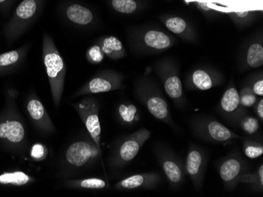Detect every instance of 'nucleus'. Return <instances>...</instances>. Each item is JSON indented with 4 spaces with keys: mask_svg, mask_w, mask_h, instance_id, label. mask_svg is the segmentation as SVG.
I'll return each mask as SVG.
<instances>
[{
    "mask_svg": "<svg viewBox=\"0 0 263 197\" xmlns=\"http://www.w3.org/2000/svg\"><path fill=\"white\" fill-rule=\"evenodd\" d=\"M17 95L14 88L7 90V107L0 115V142L14 152H21L27 142L25 124L15 106Z\"/></svg>",
    "mask_w": 263,
    "mask_h": 197,
    "instance_id": "f257e3e1",
    "label": "nucleus"
},
{
    "mask_svg": "<svg viewBox=\"0 0 263 197\" xmlns=\"http://www.w3.org/2000/svg\"><path fill=\"white\" fill-rule=\"evenodd\" d=\"M42 57L53 102L54 106L59 108L64 91L66 65L49 34L45 33L43 36Z\"/></svg>",
    "mask_w": 263,
    "mask_h": 197,
    "instance_id": "f03ea898",
    "label": "nucleus"
},
{
    "mask_svg": "<svg viewBox=\"0 0 263 197\" xmlns=\"http://www.w3.org/2000/svg\"><path fill=\"white\" fill-rule=\"evenodd\" d=\"M47 0H22L4 27L9 43L15 42L35 23L44 10Z\"/></svg>",
    "mask_w": 263,
    "mask_h": 197,
    "instance_id": "7ed1b4c3",
    "label": "nucleus"
},
{
    "mask_svg": "<svg viewBox=\"0 0 263 197\" xmlns=\"http://www.w3.org/2000/svg\"><path fill=\"white\" fill-rule=\"evenodd\" d=\"M73 106L78 112L93 142L102 154L101 126L99 118L100 107L98 103L93 98H85L80 102L73 104Z\"/></svg>",
    "mask_w": 263,
    "mask_h": 197,
    "instance_id": "20e7f679",
    "label": "nucleus"
},
{
    "mask_svg": "<svg viewBox=\"0 0 263 197\" xmlns=\"http://www.w3.org/2000/svg\"><path fill=\"white\" fill-rule=\"evenodd\" d=\"M99 157L102 158V154L92 139L73 142L68 147L65 154V160L68 165L75 168L85 167Z\"/></svg>",
    "mask_w": 263,
    "mask_h": 197,
    "instance_id": "39448f33",
    "label": "nucleus"
},
{
    "mask_svg": "<svg viewBox=\"0 0 263 197\" xmlns=\"http://www.w3.org/2000/svg\"><path fill=\"white\" fill-rule=\"evenodd\" d=\"M58 14L66 24L75 27L91 26L95 20L94 13L88 7L71 0H64L59 4Z\"/></svg>",
    "mask_w": 263,
    "mask_h": 197,
    "instance_id": "423d86ee",
    "label": "nucleus"
},
{
    "mask_svg": "<svg viewBox=\"0 0 263 197\" xmlns=\"http://www.w3.org/2000/svg\"><path fill=\"white\" fill-rule=\"evenodd\" d=\"M152 136L146 129H140L127 137L117 149L113 158V165L122 167L134 160L140 152V148Z\"/></svg>",
    "mask_w": 263,
    "mask_h": 197,
    "instance_id": "0eeeda50",
    "label": "nucleus"
},
{
    "mask_svg": "<svg viewBox=\"0 0 263 197\" xmlns=\"http://www.w3.org/2000/svg\"><path fill=\"white\" fill-rule=\"evenodd\" d=\"M122 76L115 73L106 72L100 73L98 76H94L88 83L80 88L73 95V98L120 89L122 86Z\"/></svg>",
    "mask_w": 263,
    "mask_h": 197,
    "instance_id": "6e6552de",
    "label": "nucleus"
},
{
    "mask_svg": "<svg viewBox=\"0 0 263 197\" xmlns=\"http://www.w3.org/2000/svg\"><path fill=\"white\" fill-rule=\"evenodd\" d=\"M26 110L35 128L47 135L55 132V126L51 121L45 107L34 93L28 97Z\"/></svg>",
    "mask_w": 263,
    "mask_h": 197,
    "instance_id": "1a4fd4ad",
    "label": "nucleus"
},
{
    "mask_svg": "<svg viewBox=\"0 0 263 197\" xmlns=\"http://www.w3.org/2000/svg\"><path fill=\"white\" fill-rule=\"evenodd\" d=\"M206 160L204 154L199 148L195 147L189 150L186 160V171L193 180L196 189H199L202 185Z\"/></svg>",
    "mask_w": 263,
    "mask_h": 197,
    "instance_id": "9d476101",
    "label": "nucleus"
},
{
    "mask_svg": "<svg viewBox=\"0 0 263 197\" xmlns=\"http://www.w3.org/2000/svg\"><path fill=\"white\" fill-rule=\"evenodd\" d=\"M245 170L243 160L237 157H231L224 160L219 168L221 180L228 189H234L239 183V179Z\"/></svg>",
    "mask_w": 263,
    "mask_h": 197,
    "instance_id": "9b49d317",
    "label": "nucleus"
},
{
    "mask_svg": "<svg viewBox=\"0 0 263 197\" xmlns=\"http://www.w3.org/2000/svg\"><path fill=\"white\" fill-rule=\"evenodd\" d=\"M29 48V44H24L21 48L0 54V76L17 70L26 60Z\"/></svg>",
    "mask_w": 263,
    "mask_h": 197,
    "instance_id": "f8f14e48",
    "label": "nucleus"
},
{
    "mask_svg": "<svg viewBox=\"0 0 263 197\" xmlns=\"http://www.w3.org/2000/svg\"><path fill=\"white\" fill-rule=\"evenodd\" d=\"M159 176L156 173H139L129 176L118 182L115 188L118 190H130L137 189H152L157 185Z\"/></svg>",
    "mask_w": 263,
    "mask_h": 197,
    "instance_id": "ddd939ff",
    "label": "nucleus"
},
{
    "mask_svg": "<svg viewBox=\"0 0 263 197\" xmlns=\"http://www.w3.org/2000/svg\"><path fill=\"white\" fill-rule=\"evenodd\" d=\"M202 132L204 137L213 142H226L241 138V137L216 120L205 122L204 124L202 125Z\"/></svg>",
    "mask_w": 263,
    "mask_h": 197,
    "instance_id": "4468645a",
    "label": "nucleus"
},
{
    "mask_svg": "<svg viewBox=\"0 0 263 197\" xmlns=\"http://www.w3.org/2000/svg\"><path fill=\"white\" fill-rule=\"evenodd\" d=\"M160 163L170 183L174 186L181 185L184 178V166L181 162L169 154H162Z\"/></svg>",
    "mask_w": 263,
    "mask_h": 197,
    "instance_id": "2eb2a0df",
    "label": "nucleus"
},
{
    "mask_svg": "<svg viewBox=\"0 0 263 197\" xmlns=\"http://www.w3.org/2000/svg\"><path fill=\"white\" fill-rule=\"evenodd\" d=\"M143 102L147 107L149 113L157 120H162L171 124L172 123L169 108L166 101L158 95L143 94Z\"/></svg>",
    "mask_w": 263,
    "mask_h": 197,
    "instance_id": "dca6fc26",
    "label": "nucleus"
},
{
    "mask_svg": "<svg viewBox=\"0 0 263 197\" xmlns=\"http://www.w3.org/2000/svg\"><path fill=\"white\" fill-rule=\"evenodd\" d=\"M100 48L104 55L111 59H120L125 57V52L122 42L115 36H107L100 40Z\"/></svg>",
    "mask_w": 263,
    "mask_h": 197,
    "instance_id": "f3484780",
    "label": "nucleus"
},
{
    "mask_svg": "<svg viewBox=\"0 0 263 197\" xmlns=\"http://www.w3.org/2000/svg\"><path fill=\"white\" fill-rule=\"evenodd\" d=\"M142 39L146 47L159 51L166 49L171 45V38L159 31H148L144 33Z\"/></svg>",
    "mask_w": 263,
    "mask_h": 197,
    "instance_id": "a211bd4d",
    "label": "nucleus"
},
{
    "mask_svg": "<svg viewBox=\"0 0 263 197\" xmlns=\"http://www.w3.org/2000/svg\"><path fill=\"white\" fill-rule=\"evenodd\" d=\"M220 105L224 113L233 114L236 113L240 106V96L237 90L234 87L227 90L223 95Z\"/></svg>",
    "mask_w": 263,
    "mask_h": 197,
    "instance_id": "6ab92c4d",
    "label": "nucleus"
},
{
    "mask_svg": "<svg viewBox=\"0 0 263 197\" xmlns=\"http://www.w3.org/2000/svg\"><path fill=\"white\" fill-rule=\"evenodd\" d=\"M34 179L25 172H5L0 174V185L22 186L33 182Z\"/></svg>",
    "mask_w": 263,
    "mask_h": 197,
    "instance_id": "aec40b11",
    "label": "nucleus"
},
{
    "mask_svg": "<svg viewBox=\"0 0 263 197\" xmlns=\"http://www.w3.org/2000/svg\"><path fill=\"white\" fill-rule=\"evenodd\" d=\"M164 87L167 95L174 100V102L181 104L183 97V87L181 79L178 76H171L167 77L164 83Z\"/></svg>",
    "mask_w": 263,
    "mask_h": 197,
    "instance_id": "412c9836",
    "label": "nucleus"
},
{
    "mask_svg": "<svg viewBox=\"0 0 263 197\" xmlns=\"http://www.w3.org/2000/svg\"><path fill=\"white\" fill-rule=\"evenodd\" d=\"M67 187L74 189H103L106 187V182L101 179L91 178V179L69 180L66 182Z\"/></svg>",
    "mask_w": 263,
    "mask_h": 197,
    "instance_id": "4be33fe9",
    "label": "nucleus"
},
{
    "mask_svg": "<svg viewBox=\"0 0 263 197\" xmlns=\"http://www.w3.org/2000/svg\"><path fill=\"white\" fill-rule=\"evenodd\" d=\"M239 183L250 184L257 191L263 189V165L261 164L253 173H243L239 179Z\"/></svg>",
    "mask_w": 263,
    "mask_h": 197,
    "instance_id": "5701e85b",
    "label": "nucleus"
},
{
    "mask_svg": "<svg viewBox=\"0 0 263 197\" xmlns=\"http://www.w3.org/2000/svg\"><path fill=\"white\" fill-rule=\"evenodd\" d=\"M118 113L121 121L127 125L134 124L140 119L137 107L132 104H122L118 107Z\"/></svg>",
    "mask_w": 263,
    "mask_h": 197,
    "instance_id": "b1692460",
    "label": "nucleus"
},
{
    "mask_svg": "<svg viewBox=\"0 0 263 197\" xmlns=\"http://www.w3.org/2000/svg\"><path fill=\"white\" fill-rule=\"evenodd\" d=\"M247 62L252 68H259L263 64V47L259 43L250 46L247 54Z\"/></svg>",
    "mask_w": 263,
    "mask_h": 197,
    "instance_id": "393cba45",
    "label": "nucleus"
},
{
    "mask_svg": "<svg viewBox=\"0 0 263 197\" xmlns=\"http://www.w3.org/2000/svg\"><path fill=\"white\" fill-rule=\"evenodd\" d=\"M193 83L197 89L208 91L214 86L212 78L204 70H196L193 75Z\"/></svg>",
    "mask_w": 263,
    "mask_h": 197,
    "instance_id": "a878e982",
    "label": "nucleus"
},
{
    "mask_svg": "<svg viewBox=\"0 0 263 197\" xmlns=\"http://www.w3.org/2000/svg\"><path fill=\"white\" fill-rule=\"evenodd\" d=\"M111 6L118 13L123 14H133L138 9L136 0H111Z\"/></svg>",
    "mask_w": 263,
    "mask_h": 197,
    "instance_id": "bb28decb",
    "label": "nucleus"
},
{
    "mask_svg": "<svg viewBox=\"0 0 263 197\" xmlns=\"http://www.w3.org/2000/svg\"><path fill=\"white\" fill-rule=\"evenodd\" d=\"M243 152L248 158H258L263 154L262 144L258 143L255 141L247 140L243 143Z\"/></svg>",
    "mask_w": 263,
    "mask_h": 197,
    "instance_id": "cd10ccee",
    "label": "nucleus"
},
{
    "mask_svg": "<svg viewBox=\"0 0 263 197\" xmlns=\"http://www.w3.org/2000/svg\"><path fill=\"white\" fill-rule=\"evenodd\" d=\"M165 26L174 33L182 34L187 29V23L181 17H171L165 21Z\"/></svg>",
    "mask_w": 263,
    "mask_h": 197,
    "instance_id": "c85d7f7f",
    "label": "nucleus"
},
{
    "mask_svg": "<svg viewBox=\"0 0 263 197\" xmlns=\"http://www.w3.org/2000/svg\"><path fill=\"white\" fill-rule=\"evenodd\" d=\"M240 125H241L243 132L250 135L256 133L259 129V122H258V119L255 118V117H245L242 120Z\"/></svg>",
    "mask_w": 263,
    "mask_h": 197,
    "instance_id": "c756f323",
    "label": "nucleus"
},
{
    "mask_svg": "<svg viewBox=\"0 0 263 197\" xmlns=\"http://www.w3.org/2000/svg\"><path fill=\"white\" fill-rule=\"evenodd\" d=\"M239 96L240 105L246 108L254 106L257 103L256 95L254 94L252 90H250L249 88L243 89L240 94H239Z\"/></svg>",
    "mask_w": 263,
    "mask_h": 197,
    "instance_id": "7c9ffc66",
    "label": "nucleus"
},
{
    "mask_svg": "<svg viewBox=\"0 0 263 197\" xmlns=\"http://www.w3.org/2000/svg\"><path fill=\"white\" fill-rule=\"evenodd\" d=\"M104 57V54L102 51L100 46H92L87 51V58L89 62L92 64H99L101 62Z\"/></svg>",
    "mask_w": 263,
    "mask_h": 197,
    "instance_id": "2f4dec72",
    "label": "nucleus"
},
{
    "mask_svg": "<svg viewBox=\"0 0 263 197\" xmlns=\"http://www.w3.org/2000/svg\"><path fill=\"white\" fill-rule=\"evenodd\" d=\"M30 154L33 160L40 161V160H43L46 158L47 150L42 144H35L31 148Z\"/></svg>",
    "mask_w": 263,
    "mask_h": 197,
    "instance_id": "473e14b6",
    "label": "nucleus"
},
{
    "mask_svg": "<svg viewBox=\"0 0 263 197\" xmlns=\"http://www.w3.org/2000/svg\"><path fill=\"white\" fill-rule=\"evenodd\" d=\"M17 0H0V14L3 17H6L11 11L12 7Z\"/></svg>",
    "mask_w": 263,
    "mask_h": 197,
    "instance_id": "72a5a7b5",
    "label": "nucleus"
},
{
    "mask_svg": "<svg viewBox=\"0 0 263 197\" xmlns=\"http://www.w3.org/2000/svg\"><path fill=\"white\" fill-rule=\"evenodd\" d=\"M253 91L254 94L257 96L262 97L263 96V80L260 79V80L257 81L256 83L254 84L253 89H252Z\"/></svg>",
    "mask_w": 263,
    "mask_h": 197,
    "instance_id": "f704fd0d",
    "label": "nucleus"
},
{
    "mask_svg": "<svg viewBox=\"0 0 263 197\" xmlns=\"http://www.w3.org/2000/svg\"><path fill=\"white\" fill-rule=\"evenodd\" d=\"M256 113L260 120H263V100L261 99L258 101L256 106Z\"/></svg>",
    "mask_w": 263,
    "mask_h": 197,
    "instance_id": "c9c22d12",
    "label": "nucleus"
},
{
    "mask_svg": "<svg viewBox=\"0 0 263 197\" xmlns=\"http://www.w3.org/2000/svg\"><path fill=\"white\" fill-rule=\"evenodd\" d=\"M249 12L248 11H243V12H236V16H238L239 17H241V18H245L248 15Z\"/></svg>",
    "mask_w": 263,
    "mask_h": 197,
    "instance_id": "e433bc0d",
    "label": "nucleus"
}]
</instances>
